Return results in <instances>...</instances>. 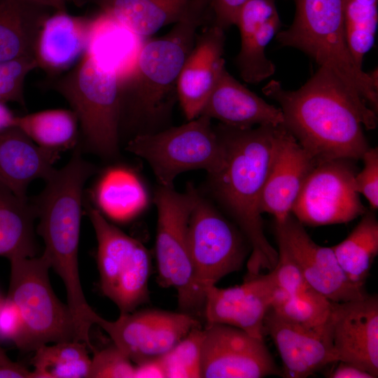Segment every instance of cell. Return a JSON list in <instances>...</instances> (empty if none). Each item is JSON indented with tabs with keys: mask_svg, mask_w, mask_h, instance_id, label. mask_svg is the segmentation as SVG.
Here are the masks:
<instances>
[{
	"mask_svg": "<svg viewBox=\"0 0 378 378\" xmlns=\"http://www.w3.org/2000/svg\"><path fill=\"white\" fill-rule=\"evenodd\" d=\"M88 347L78 340L41 346L34 351L32 378H88L91 358Z\"/></svg>",
	"mask_w": 378,
	"mask_h": 378,
	"instance_id": "cell-32",
	"label": "cell"
},
{
	"mask_svg": "<svg viewBox=\"0 0 378 378\" xmlns=\"http://www.w3.org/2000/svg\"><path fill=\"white\" fill-rule=\"evenodd\" d=\"M2 0H0V2Z\"/></svg>",
	"mask_w": 378,
	"mask_h": 378,
	"instance_id": "cell-48",
	"label": "cell"
},
{
	"mask_svg": "<svg viewBox=\"0 0 378 378\" xmlns=\"http://www.w3.org/2000/svg\"><path fill=\"white\" fill-rule=\"evenodd\" d=\"M331 248L349 281L364 287L372 262L378 254V221L374 213L365 211L352 232Z\"/></svg>",
	"mask_w": 378,
	"mask_h": 378,
	"instance_id": "cell-30",
	"label": "cell"
},
{
	"mask_svg": "<svg viewBox=\"0 0 378 378\" xmlns=\"http://www.w3.org/2000/svg\"><path fill=\"white\" fill-rule=\"evenodd\" d=\"M279 371L264 342L223 323L202 329L201 377L261 378Z\"/></svg>",
	"mask_w": 378,
	"mask_h": 378,
	"instance_id": "cell-14",
	"label": "cell"
},
{
	"mask_svg": "<svg viewBox=\"0 0 378 378\" xmlns=\"http://www.w3.org/2000/svg\"><path fill=\"white\" fill-rule=\"evenodd\" d=\"M345 38L355 64L362 69L372 48L378 22V0H342Z\"/></svg>",
	"mask_w": 378,
	"mask_h": 378,
	"instance_id": "cell-33",
	"label": "cell"
},
{
	"mask_svg": "<svg viewBox=\"0 0 378 378\" xmlns=\"http://www.w3.org/2000/svg\"><path fill=\"white\" fill-rule=\"evenodd\" d=\"M236 26L241 38L236 66L244 81L259 83L275 72L274 64L265 55L267 45L281 28L274 0H248L239 12Z\"/></svg>",
	"mask_w": 378,
	"mask_h": 378,
	"instance_id": "cell-21",
	"label": "cell"
},
{
	"mask_svg": "<svg viewBox=\"0 0 378 378\" xmlns=\"http://www.w3.org/2000/svg\"><path fill=\"white\" fill-rule=\"evenodd\" d=\"M8 297L18 307L23 323L18 348L35 351L50 342L79 340L72 312L55 294L50 283L48 256L10 260Z\"/></svg>",
	"mask_w": 378,
	"mask_h": 378,
	"instance_id": "cell-6",
	"label": "cell"
},
{
	"mask_svg": "<svg viewBox=\"0 0 378 378\" xmlns=\"http://www.w3.org/2000/svg\"><path fill=\"white\" fill-rule=\"evenodd\" d=\"M200 115L238 129L277 126L284 122L280 108L268 104L234 78L225 67Z\"/></svg>",
	"mask_w": 378,
	"mask_h": 378,
	"instance_id": "cell-23",
	"label": "cell"
},
{
	"mask_svg": "<svg viewBox=\"0 0 378 378\" xmlns=\"http://www.w3.org/2000/svg\"><path fill=\"white\" fill-rule=\"evenodd\" d=\"M271 308L291 322L310 328L328 324L332 302L312 290L299 295H290L276 287Z\"/></svg>",
	"mask_w": 378,
	"mask_h": 378,
	"instance_id": "cell-34",
	"label": "cell"
},
{
	"mask_svg": "<svg viewBox=\"0 0 378 378\" xmlns=\"http://www.w3.org/2000/svg\"><path fill=\"white\" fill-rule=\"evenodd\" d=\"M101 10L144 38L174 24L190 0H95Z\"/></svg>",
	"mask_w": 378,
	"mask_h": 378,
	"instance_id": "cell-28",
	"label": "cell"
},
{
	"mask_svg": "<svg viewBox=\"0 0 378 378\" xmlns=\"http://www.w3.org/2000/svg\"><path fill=\"white\" fill-rule=\"evenodd\" d=\"M202 329L196 327L160 356L167 378L201 377Z\"/></svg>",
	"mask_w": 378,
	"mask_h": 378,
	"instance_id": "cell-35",
	"label": "cell"
},
{
	"mask_svg": "<svg viewBox=\"0 0 378 378\" xmlns=\"http://www.w3.org/2000/svg\"><path fill=\"white\" fill-rule=\"evenodd\" d=\"M134 371L133 362L113 344L94 353L89 377H134Z\"/></svg>",
	"mask_w": 378,
	"mask_h": 378,
	"instance_id": "cell-37",
	"label": "cell"
},
{
	"mask_svg": "<svg viewBox=\"0 0 378 378\" xmlns=\"http://www.w3.org/2000/svg\"><path fill=\"white\" fill-rule=\"evenodd\" d=\"M210 0H190L181 17L162 37L144 41L135 65L120 81L121 114L153 122L164 117L178 101V80L208 19Z\"/></svg>",
	"mask_w": 378,
	"mask_h": 378,
	"instance_id": "cell-4",
	"label": "cell"
},
{
	"mask_svg": "<svg viewBox=\"0 0 378 378\" xmlns=\"http://www.w3.org/2000/svg\"><path fill=\"white\" fill-rule=\"evenodd\" d=\"M94 324L134 364L163 356L191 330L200 326L193 315L155 309L120 314L114 321L97 314Z\"/></svg>",
	"mask_w": 378,
	"mask_h": 378,
	"instance_id": "cell-13",
	"label": "cell"
},
{
	"mask_svg": "<svg viewBox=\"0 0 378 378\" xmlns=\"http://www.w3.org/2000/svg\"><path fill=\"white\" fill-rule=\"evenodd\" d=\"M59 155L57 151L38 146L15 127L4 131L0 133V182L27 200L29 183L49 176Z\"/></svg>",
	"mask_w": 378,
	"mask_h": 378,
	"instance_id": "cell-24",
	"label": "cell"
},
{
	"mask_svg": "<svg viewBox=\"0 0 378 378\" xmlns=\"http://www.w3.org/2000/svg\"><path fill=\"white\" fill-rule=\"evenodd\" d=\"M282 46L298 49L330 71L358 104L378 107L377 71L366 73L354 62L347 46L342 0H296L292 24L276 35Z\"/></svg>",
	"mask_w": 378,
	"mask_h": 378,
	"instance_id": "cell-5",
	"label": "cell"
},
{
	"mask_svg": "<svg viewBox=\"0 0 378 378\" xmlns=\"http://www.w3.org/2000/svg\"><path fill=\"white\" fill-rule=\"evenodd\" d=\"M23 333V323L19 309L9 298L0 301V339L11 341L18 346Z\"/></svg>",
	"mask_w": 378,
	"mask_h": 378,
	"instance_id": "cell-40",
	"label": "cell"
},
{
	"mask_svg": "<svg viewBox=\"0 0 378 378\" xmlns=\"http://www.w3.org/2000/svg\"><path fill=\"white\" fill-rule=\"evenodd\" d=\"M363 167L356 172L354 185L357 192L363 195L373 210L378 208V150L369 148L363 154Z\"/></svg>",
	"mask_w": 378,
	"mask_h": 378,
	"instance_id": "cell-39",
	"label": "cell"
},
{
	"mask_svg": "<svg viewBox=\"0 0 378 378\" xmlns=\"http://www.w3.org/2000/svg\"><path fill=\"white\" fill-rule=\"evenodd\" d=\"M196 191L179 193L160 186L155 197L158 209L155 254L158 281L177 293L180 312L191 315L203 312L204 299L197 290L190 258L188 227Z\"/></svg>",
	"mask_w": 378,
	"mask_h": 378,
	"instance_id": "cell-10",
	"label": "cell"
},
{
	"mask_svg": "<svg viewBox=\"0 0 378 378\" xmlns=\"http://www.w3.org/2000/svg\"><path fill=\"white\" fill-rule=\"evenodd\" d=\"M340 363L328 374L330 378H373L365 370L348 363L339 361Z\"/></svg>",
	"mask_w": 378,
	"mask_h": 378,
	"instance_id": "cell-44",
	"label": "cell"
},
{
	"mask_svg": "<svg viewBox=\"0 0 378 378\" xmlns=\"http://www.w3.org/2000/svg\"><path fill=\"white\" fill-rule=\"evenodd\" d=\"M281 125L214 127L224 142L225 159L221 169L210 176L211 186L249 244L246 278L271 271L278 260L277 250L264 233L260 201Z\"/></svg>",
	"mask_w": 378,
	"mask_h": 378,
	"instance_id": "cell-2",
	"label": "cell"
},
{
	"mask_svg": "<svg viewBox=\"0 0 378 378\" xmlns=\"http://www.w3.org/2000/svg\"><path fill=\"white\" fill-rule=\"evenodd\" d=\"M96 172L78 147L65 166L55 168L44 179V189L32 201L39 220L36 231L45 244L43 253L64 284L67 304L81 333L90 330L96 314L85 298L78 260L83 187Z\"/></svg>",
	"mask_w": 378,
	"mask_h": 378,
	"instance_id": "cell-3",
	"label": "cell"
},
{
	"mask_svg": "<svg viewBox=\"0 0 378 378\" xmlns=\"http://www.w3.org/2000/svg\"><path fill=\"white\" fill-rule=\"evenodd\" d=\"M84 205L96 234L102 292L120 314L132 312L148 300L149 253L139 240L109 223L90 202Z\"/></svg>",
	"mask_w": 378,
	"mask_h": 378,
	"instance_id": "cell-9",
	"label": "cell"
},
{
	"mask_svg": "<svg viewBox=\"0 0 378 378\" xmlns=\"http://www.w3.org/2000/svg\"><path fill=\"white\" fill-rule=\"evenodd\" d=\"M28 374L26 368L10 360L0 347V378H25Z\"/></svg>",
	"mask_w": 378,
	"mask_h": 378,
	"instance_id": "cell-43",
	"label": "cell"
},
{
	"mask_svg": "<svg viewBox=\"0 0 378 378\" xmlns=\"http://www.w3.org/2000/svg\"><path fill=\"white\" fill-rule=\"evenodd\" d=\"M78 124L73 110L53 108L16 116L14 127L38 146L59 153L76 146Z\"/></svg>",
	"mask_w": 378,
	"mask_h": 378,
	"instance_id": "cell-31",
	"label": "cell"
},
{
	"mask_svg": "<svg viewBox=\"0 0 378 378\" xmlns=\"http://www.w3.org/2000/svg\"><path fill=\"white\" fill-rule=\"evenodd\" d=\"M127 150L144 159L160 186L167 188H173L176 177L187 171L204 169L213 175L225 159L222 138L211 119L202 115L180 126L138 134Z\"/></svg>",
	"mask_w": 378,
	"mask_h": 378,
	"instance_id": "cell-8",
	"label": "cell"
},
{
	"mask_svg": "<svg viewBox=\"0 0 378 378\" xmlns=\"http://www.w3.org/2000/svg\"><path fill=\"white\" fill-rule=\"evenodd\" d=\"M283 362V374L304 378L337 362L332 344L330 319L324 326L310 328L288 321L271 307L263 321Z\"/></svg>",
	"mask_w": 378,
	"mask_h": 378,
	"instance_id": "cell-18",
	"label": "cell"
},
{
	"mask_svg": "<svg viewBox=\"0 0 378 378\" xmlns=\"http://www.w3.org/2000/svg\"><path fill=\"white\" fill-rule=\"evenodd\" d=\"M91 18L55 10L43 21L34 43L37 68L57 75L74 66L84 55Z\"/></svg>",
	"mask_w": 378,
	"mask_h": 378,
	"instance_id": "cell-22",
	"label": "cell"
},
{
	"mask_svg": "<svg viewBox=\"0 0 378 378\" xmlns=\"http://www.w3.org/2000/svg\"><path fill=\"white\" fill-rule=\"evenodd\" d=\"M37 6L52 8L54 10H66V4L69 0H27Z\"/></svg>",
	"mask_w": 378,
	"mask_h": 378,
	"instance_id": "cell-46",
	"label": "cell"
},
{
	"mask_svg": "<svg viewBox=\"0 0 378 378\" xmlns=\"http://www.w3.org/2000/svg\"><path fill=\"white\" fill-rule=\"evenodd\" d=\"M36 68L34 57L0 62V101L24 105L23 90L25 78Z\"/></svg>",
	"mask_w": 378,
	"mask_h": 378,
	"instance_id": "cell-36",
	"label": "cell"
},
{
	"mask_svg": "<svg viewBox=\"0 0 378 378\" xmlns=\"http://www.w3.org/2000/svg\"><path fill=\"white\" fill-rule=\"evenodd\" d=\"M54 88L71 105L88 146L104 158L115 155L121 121L117 74L101 68L85 53Z\"/></svg>",
	"mask_w": 378,
	"mask_h": 378,
	"instance_id": "cell-7",
	"label": "cell"
},
{
	"mask_svg": "<svg viewBox=\"0 0 378 378\" xmlns=\"http://www.w3.org/2000/svg\"><path fill=\"white\" fill-rule=\"evenodd\" d=\"M94 200L102 214L117 220H128L146 206V190L132 171L121 167L106 170L94 190Z\"/></svg>",
	"mask_w": 378,
	"mask_h": 378,
	"instance_id": "cell-29",
	"label": "cell"
},
{
	"mask_svg": "<svg viewBox=\"0 0 378 378\" xmlns=\"http://www.w3.org/2000/svg\"><path fill=\"white\" fill-rule=\"evenodd\" d=\"M144 40L108 14L91 18L86 53L101 68L115 73L120 81L133 69Z\"/></svg>",
	"mask_w": 378,
	"mask_h": 378,
	"instance_id": "cell-25",
	"label": "cell"
},
{
	"mask_svg": "<svg viewBox=\"0 0 378 378\" xmlns=\"http://www.w3.org/2000/svg\"><path fill=\"white\" fill-rule=\"evenodd\" d=\"M188 241L195 286L206 290L240 270L248 253L241 232L197 192L190 214Z\"/></svg>",
	"mask_w": 378,
	"mask_h": 378,
	"instance_id": "cell-11",
	"label": "cell"
},
{
	"mask_svg": "<svg viewBox=\"0 0 378 378\" xmlns=\"http://www.w3.org/2000/svg\"><path fill=\"white\" fill-rule=\"evenodd\" d=\"M36 218L33 203L20 198L0 182V256L9 260L36 256Z\"/></svg>",
	"mask_w": 378,
	"mask_h": 378,
	"instance_id": "cell-27",
	"label": "cell"
},
{
	"mask_svg": "<svg viewBox=\"0 0 378 378\" xmlns=\"http://www.w3.org/2000/svg\"><path fill=\"white\" fill-rule=\"evenodd\" d=\"M262 90L280 105L283 125L316 164L336 159L355 161L370 148L363 127L376 128L377 113L356 103L326 69L319 67L296 90H285L277 80Z\"/></svg>",
	"mask_w": 378,
	"mask_h": 378,
	"instance_id": "cell-1",
	"label": "cell"
},
{
	"mask_svg": "<svg viewBox=\"0 0 378 378\" xmlns=\"http://www.w3.org/2000/svg\"><path fill=\"white\" fill-rule=\"evenodd\" d=\"M225 31L212 23L198 33L181 71L178 101L188 120L197 118L225 67Z\"/></svg>",
	"mask_w": 378,
	"mask_h": 378,
	"instance_id": "cell-20",
	"label": "cell"
},
{
	"mask_svg": "<svg viewBox=\"0 0 378 378\" xmlns=\"http://www.w3.org/2000/svg\"><path fill=\"white\" fill-rule=\"evenodd\" d=\"M1 300H2V298H1V296H0V301H1Z\"/></svg>",
	"mask_w": 378,
	"mask_h": 378,
	"instance_id": "cell-47",
	"label": "cell"
},
{
	"mask_svg": "<svg viewBox=\"0 0 378 378\" xmlns=\"http://www.w3.org/2000/svg\"><path fill=\"white\" fill-rule=\"evenodd\" d=\"M276 237L283 241L309 286L327 300L342 302L368 294L354 284L341 269L331 247L321 246L292 214L275 223Z\"/></svg>",
	"mask_w": 378,
	"mask_h": 378,
	"instance_id": "cell-15",
	"label": "cell"
},
{
	"mask_svg": "<svg viewBox=\"0 0 378 378\" xmlns=\"http://www.w3.org/2000/svg\"><path fill=\"white\" fill-rule=\"evenodd\" d=\"M47 8L27 0L0 2V62L33 57L36 36Z\"/></svg>",
	"mask_w": 378,
	"mask_h": 378,
	"instance_id": "cell-26",
	"label": "cell"
},
{
	"mask_svg": "<svg viewBox=\"0 0 378 378\" xmlns=\"http://www.w3.org/2000/svg\"><path fill=\"white\" fill-rule=\"evenodd\" d=\"M276 241L278 260L271 271L277 286L290 295L312 290L285 244L279 239Z\"/></svg>",
	"mask_w": 378,
	"mask_h": 378,
	"instance_id": "cell-38",
	"label": "cell"
},
{
	"mask_svg": "<svg viewBox=\"0 0 378 378\" xmlns=\"http://www.w3.org/2000/svg\"><path fill=\"white\" fill-rule=\"evenodd\" d=\"M330 327L337 361L378 377V298L332 302Z\"/></svg>",
	"mask_w": 378,
	"mask_h": 378,
	"instance_id": "cell-16",
	"label": "cell"
},
{
	"mask_svg": "<svg viewBox=\"0 0 378 378\" xmlns=\"http://www.w3.org/2000/svg\"><path fill=\"white\" fill-rule=\"evenodd\" d=\"M135 365L134 377L137 378L166 377L160 357L144 360Z\"/></svg>",
	"mask_w": 378,
	"mask_h": 378,
	"instance_id": "cell-42",
	"label": "cell"
},
{
	"mask_svg": "<svg viewBox=\"0 0 378 378\" xmlns=\"http://www.w3.org/2000/svg\"><path fill=\"white\" fill-rule=\"evenodd\" d=\"M316 165L283 124L280 127L271 166L260 201V211L275 223L290 214L307 176Z\"/></svg>",
	"mask_w": 378,
	"mask_h": 378,
	"instance_id": "cell-19",
	"label": "cell"
},
{
	"mask_svg": "<svg viewBox=\"0 0 378 378\" xmlns=\"http://www.w3.org/2000/svg\"><path fill=\"white\" fill-rule=\"evenodd\" d=\"M248 0H210L213 24L224 31L236 25L241 7Z\"/></svg>",
	"mask_w": 378,
	"mask_h": 378,
	"instance_id": "cell-41",
	"label": "cell"
},
{
	"mask_svg": "<svg viewBox=\"0 0 378 378\" xmlns=\"http://www.w3.org/2000/svg\"><path fill=\"white\" fill-rule=\"evenodd\" d=\"M353 161L331 160L314 167L291 210L300 223L310 226L346 223L366 211L355 188Z\"/></svg>",
	"mask_w": 378,
	"mask_h": 378,
	"instance_id": "cell-12",
	"label": "cell"
},
{
	"mask_svg": "<svg viewBox=\"0 0 378 378\" xmlns=\"http://www.w3.org/2000/svg\"><path fill=\"white\" fill-rule=\"evenodd\" d=\"M15 117L6 103L0 101V133L14 127Z\"/></svg>",
	"mask_w": 378,
	"mask_h": 378,
	"instance_id": "cell-45",
	"label": "cell"
},
{
	"mask_svg": "<svg viewBox=\"0 0 378 378\" xmlns=\"http://www.w3.org/2000/svg\"><path fill=\"white\" fill-rule=\"evenodd\" d=\"M277 287L273 273L248 277L243 284L221 288L216 285L204 294L206 323H223L264 340L263 321Z\"/></svg>",
	"mask_w": 378,
	"mask_h": 378,
	"instance_id": "cell-17",
	"label": "cell"
}]
</instances>
